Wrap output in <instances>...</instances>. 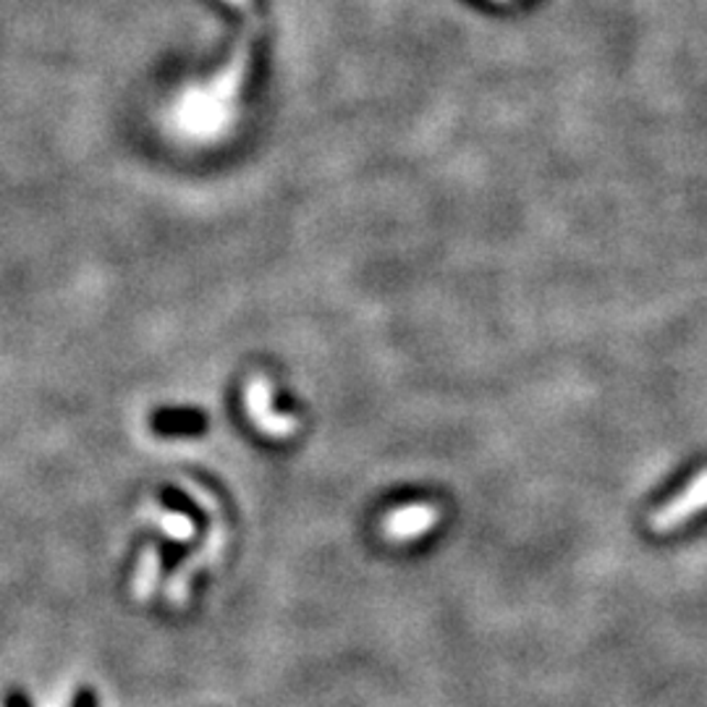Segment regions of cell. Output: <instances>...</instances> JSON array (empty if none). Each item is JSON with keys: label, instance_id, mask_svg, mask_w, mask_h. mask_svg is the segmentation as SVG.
<instances>
[{"label": "cell", "instance_id": "cell-1", "mask_svg": "<svg viewBox=\"0 0 707 707\" xmlns=\"http://www.w3.org/2000/svg\"><path fill=\"white\" fill-rule=\"evenodd\" d=\"M244 404H246V415H250V420L255 422V428L259 432H265V435L288 438L299 430L297 417L278 415V411L273 409V388L265 375L250 377V383H246L244 388Z\"/></svg>", "mask_w": 707, "mask_h": 707}, {"label": "cell", "instance_id": "cell-2", "mask_svg": "<svg viewBox=\"0 0 707 707\" xmlns=\"http://www.w3.org/2000/svg\"><path fill=\"white\" fill-rule=\"evenodd\" d=\"M703 509H707V470L699 472V475L692 479L682 496L669 500V504L650 519V527L652 532L669 534L674 532L678 524H684L686 519L697 517Z\"/></svg>", "mask_w": 707, "mask_h": 707}, {"label": "cell", "instance_id": "cell-3", "mask_svg": "<svg viewBox=\"0 0 707 707\" xmlns=\"http://www.w3.org/2000/svg\"><path fill=\"white\" fill-rule=\"evenodd\" d=\"M441 519V511L430 504H409L404 509L390 511L383 519V534L394 542H409L428 534Z\"/></svg>", "mask_w": 707, "mask_h": 707}, {"label": "cell", "instance_id": "cell-4", "mask_svg": "<svg viewBox=\"0 0 707 707\" xmlns=\"http://www.w3.org/2000/svg\"><path fill=\"white\" fill-rule=\"evenodd\" d=\"M155 430L157 432H199L202 430V417L195 415V411H163V415L155 417Z\"/></svg>", "mask_w": 707, "mask_h": 707}, {"label": "cell", "instance_id": "cell-5", "mask_svg": "<svg viewBox=\"0 0 707 707\" xmlns=\"http://www.w3.org/2000/svg\"><path fill=\"white\" fill-rule=\"evenodd\" d=\"M68 707H98V695H95V689H89V686H81Z\"/></svg>", "mask_w": 707, "mask_h": 707}, {"label": "cell", "instance_id": "cell-6", "mask_svg": "<svg viewBox=\"0 0 707 707\" xmlns=\"http://www.w3.org/2000/svg\"><path fill=\"white\" fill-rule=\"evenodd\" d=\"M3 707H34V705L24 689H11L3 699Z\"/></svg>", "mask_w": 707, "mask_h": 707}]
</instances>
